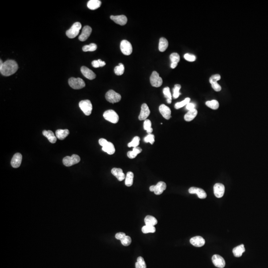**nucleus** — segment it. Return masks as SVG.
Masks as SVG:
<instances>
[{"label": "nucleus", "instance_id": "2eb2a0df", "mask_svg": "<svg viewBox=\"0 0 268 268\" xmlns=\"http://www.w3.org/2000/svg\"><path fill=\"white\" fill-rule=\"evenodd\" d=\"M92 32L91 28L88 25L84 26L82 30V34L79 36V39L80 41H84L87 39V38L91 35Z\"/></svg>", "mask_w": 268, "mask_h": 268}, {"label": "nucleus", "instance_id": "a878e982", "mask_svg": "<svg viewBox=\"0 0 268 268\" xmlns=\"http://www.w3.org/2000/svg\"><path fill=\"white\" fill-rule=\"evenodd\" d=\"M245 251V249L244 245L241 244L233 248V252L234 256L236 257H240L242 256V254Z\"/></svg>", "mask_w": 268, "mask_h": 268}, {"label": "nucleus", "instance_id": "7ed1b4c3", "mask_svg": "<svg viewBox=\"0 0 268 268\" xmlns=\"http://www.w3.org/2000/svg\"><path fill=\"white\" fill-rule=\"evenodd\" d=\"M81 28H82V24L80 22H75V24L72 26L71 28L66 32V35L69 38H75L79 34Z\"/></svg>", "mask_w": 268, "mask_h": 268}, {"label": "nucleus", "instance_id": "6ab92c4d", "mask_svg": "<svg viewBox=\"0 0 268 268\" xmlns=\"http://www.w3.org/2000/svg\"><path fill=\"white\" fill-rule=\"evenodd\" d=\"M80 71L83 75L86 78L89 79L90 80H92L96 78V75L93 71L90 70L86 66H83L80 69Z\"/></svg>", "mask_w": 268, "mask_h": 268}, {"label": "nucleus", "instance_id": "dca6fc26", "mask_svg": "<svg viewBox=\"0 0 268 268\" xmlns=\"http://www.w3.org/2000/svg\"><path fill=\"white\" fill-rule=\"evenodd\" d=\"M159 110L160 114L166 120H169L171 117V111L169 107L166 105L162 104L159 107Z\"/></svg>", "mask_w": 268, "mask_h": 268}, {"label": "nucleus", "instance_id": "473e14b6", "mask_svg": "<svg viewBox=\"0 0 268 268\" xmlns=\"http://www.w3.org/2000/svg\"><path fill=\"white\" fill-rule=\"evenodd\" d=\"M207 106L209 107V108L211 109H214V110H216L218 109L219 107V102L218 101L216 100H212L210 101H207L206 102Z\"/></svg>", "mask_w": 268, "mask_h": 268}, {"label": "nucleus", "instance_id": "cd10ccee", "mask_svg": "<svg viewBox=\"0 0 268 268\" xmlns=\"http://www.w3.org/2000/svg\"><path fill=\"white\" fill-rule=\"evenodd\" d=\"M168 46V42L166 38L162 37L159 39L158 49L160 52H164L166 50Z\"/></svg>", "mask_w": 268, "mask_h": 268}, {"label": "nucleus", "instance_id": "9d476101", "mask_svg": "<svg viewBox=\"0 0 268 268\" xmlns=\"http://www.w3.org/2000/svg\"><path fill=\"white\" fill-rule=\"evenodd\" d=\"M166 188V184L163 181L158 182L156 185H152L150 187V190L154 192L155 195H159L162 194Z\"/></svg>", "mask_w": 268, "mask_h": 268}, {"label": "nucleus", "instance_id": "5701e85b", "mask_svg": "<svg viewBox=\"0 0 268 268\" xmlns=\"http://www.w3.org/2000/svg\"><path fill=\"white\" fill-rule=\"evenodd\" d=\"M42 134L45 137L47 138L49 141L52 143H55L57 141V137L54 135V133L50 130H44Z\"/></svg>", "mask_w": 268, "mask_h": 268}, {"label": "nucleus", "instance_id": "3c124183", "mask_svg": "<svg viewBox=\"0 0 268 268\" xmlns=\"http://www.w3.org/2000/svg\"><path fill=\"white\" fill-rule=\"evenodd\" d=\"M91 64H92V66H93L94 68H99V67H100L99 66V62L98 61V60H94L92 61V63H91Z\"/></svg>", "mask_w": 268, "mask_h": 268}, {"label": "nucleus", "instance_id": "a19ab883", "mask_svg": "<svg viewBox=\"0 0 268 268\" xmlns=\"http://www.w3.org/2000/svg\"><path fill=\"white\" fill-rule=\"evenodd\" d=\"M181 86H180V84H175L174 87L173 89V96L174 99H177L178 97L181 95V93L180 92V89H181Z\"/></svg>", "mask_w": 268, "mask_h": 268}, {"label": "nucleus", "instance_id": "423d86ee", "mask_svg": "<svg viewBox=\"0 0 268 268\" xmlns=\"http://www.w3.org/2000/svg\"><path fill=\"white\" fill-rule=\"evenodd\" d=\"M79 107L86 115L89 116L91 114L92 112V105L90 100L80 101L79 103Z\"/></svg>", "mask_w": 268, "mask_h": 268}, {"label": "nucleus", "instance_id": "4468645a", "mask_svg": "<svg viewBox=\"0 0 268 268\" xmlns=\"http://www.w3.org/2000/svg\"><path fill=\"white\" fill-rule=\"evenodd\" d=\"M150 113L151 111L147 104L143 103L141 106V112L139 116V119L141 121L146 120L150 115Z\"/></svg>", "mask_w": 268, "mask_h": 268}, {"label": "nucleus", "instance_id": "603ef678", "mask_svg": "<svg viewBox=\"0 0 268 268\" xmlns=\"http://www.w3.org/2000/svg\"><path fill=\"white\" fill-rule=\"evenodd\" d=\"M98 61H99V66H100V67H104L105 65H106L105 62L102 61L100 59L98 60Z\"/></svg>", "mask_w": 268, "mask_h": 268}, {"label": "nucleus", "instance_id": "39448f33", "mask_svg": "<svg viewBox=\"0 0 268 268\" xmlns=\"http://www.w3.org/2000/svg\"><path fill=\"white\" fill-rule=\"evenodd\" d=\"M105 98L108 102L115 103L118 102L121 99V95L119 93H117L113 90H109L105 95Z\"/></svg>", "mask_w": 268, "mask_h": 268}, {"label": "nucleus", "instance_id": "ddd939ff", "mask_svg": "<svg viewBox=\"0 0 268 268\" xmlns=\"http://www.w3.org/2000/svg\"><path fill=\"white\" fill-rule=\"evenodd\" d=\"M212 262L214 265L218 268H223L225 266V259L218 254H215L212 257Z\"/></svg>", "mask_w": 268, "mask_h": 268}, {"label": "nucleus", "instance_id": "f03ea898", "mask_svg": "<svg viewBox=\"0 0 268 268\" xmlns=\"http://www.w3.org/2000/svg\"><path fill=\"white\" fill-rule=\"evenodd\" d=\"M99 145L102 147V150L103 151L106 152L110 155L114 154L115 152V149L114 146L112 143L108 142L106 140L103 138L99 140Z\"/></svg>", "mask_w": 268, "mask_h": 268}, {"label": "nucleus", "instance_id": "bb28decb", "mask_svg": "<svg viewBox=\"0 0 268 268\" xmlns=\"http://www.w3.org/2000/svg\"><path fill=\"white\" fill-rule=\"evenodd\" d=\"M101 2L99 0H90L87 4L88 9L91 10L97 9L100 7Z\"/></svg>", "mask_w": 268, "mask_h": 268}, {"label": "nucleus", "instance_id": "f257e3e1", "mask_svg": "<svg viewBox=\"0 0 268 268\" xmlns=\"http://www.w3.org/2000/svg\"><path fill=\"white\" fill-rule=\"evenodd\" d=\"M18 68V65L15 61L9 60L3 63L2 67L0 68V72L4 76H10L15 74Z\"/></svg>", "mask_w": 268, "mask_h": 268}, {"label": "nucleus", "instance_id": "79ce46f5", "mask_svg": "<svg viewBox=\"0 0 268 268\" xmlns=\"http://www.w3.org/2000/svg\"><path fill=\"white\" fill-rule=\"evenodd\" d=\"M170 59L171 60V63H178L180 61V56L177 53H173L170 56Z\"/></svg>", "mask_w": 268, "mask_h": 268}, {"label": "nucleus", "instance_id": "393cba45", "mask_svg": "<svg viewBox=\"0 0 268 268\" xmlns=\"http://www.w3.org/2000/svg\"><path fill=\"white\" fill-rule=\"evenodd\" d=\"M56 136L57 138L60 140H63L70 134V132L68 129H59L56 131Z\"/></svg>", "mask_w": 268, "mask_h": 268}, {"label": "nucleus", "instance_id": "8fccbe9b", "mask_svg": "<svg viewBox=\"0 0 268 268\" xmlns=\"http://www.w3.org/2000/svg\"><path fill=\"white\" fill-rule=\"evenodd\" d=\"M195 104L193 103H189L187 105H186V108L187 110H192V109H195Z\"/></svg>", "mask_w": 268, "mask_h": 268}, {"label": "nucleus", "instance_id": "ea45409f", "mask_svg": "<svg viewBox=\"0 0 268 268\" xmlns=\"http://www.w3.org/2000/svg\"><path fill=\"white\" fill-rule=\"evenodd\" d=\"M190 99L189 97H187L186 99H185L184 100H183L181 102H180L176 103L175 105V108L176 109H178L179 108H181L183 107L185 105H187L190 103Z\"/></svg>", "mask_w": 268, "mask_h": 268}, {"label": "nucleus", "instance_id": "a211bd4d", "mask_svg": "<svg viewBox=\"0 0 268 268\" xmlns=\"http://www.w3.org/2000/svg\"><path fill=\"white\" fill-rule=\"evenodd\" d=\"M22 156L21 154L16 153L14 154L11 160V165L13 168H18L20 167L22 162Z\"/></svg>", "mask_w": 268, "mask_h": 268}, {"label": "nucleus", "instance_id": "412c9836", "mask_svg": "<svg viewBox=\"0 0 268 268\" xmlns=\"http://www.w3.org/2000/svg\"><path fill=\"white\" fill-rule=\"evenodd\" d=\"M110 19L113 21H114L116 24H119L120 25H124L127 22V18L124 15H120V16H111Z\"/></svg>", "mask_w": 268, "mask_h": 268}, {"label": "nucleus", "instance_id": "de8ad7c7", "mask_svg": "<svg viewBox=\"0 0 268 268\" xmlns=\"http://www.w3.org/2000/svg\"><path fill=\"white\" fill-rule=\"evenodd\" d=\"M212 88L216 91H220L221 89V87L218 83H213L211 84Z\"/></svg>", "mask_w": 268, "mask_h": 268}, {"label": "nucleus", "instance_id": "e433bc0d", "mask_svg": "<svg viewBox=\"0 0 268 268\" xmlns=\"http://www.w3.org/2000/svg\"><path fill=\"white\" fill-rule=\"evenodd\" d=\"M124 71H125V68L123 64L122 63L119 64L118 66H116L114 68L115 74L118 76L122 75L124 74Z\"/></svg>", "mask_w": 268, "mask_h": 268}, {"label": "nucleus", "instance_id": "c85d7f7f", "mask_svg": "<svg viewBox=\"0 0 268 268\" xmlns=\"http://www.w3.org/2000/svg\"><path fill=\"white\" fill-rule=\"evenodd\" d=\"M142 151V150L140 147H134L132 151H129L128 152L127 156L129 158L133 159L137 156L138 154L141 153Z\"/></svg>", "mask_w": 268, "mask_h": 268}, {"label": "nucleus", "instance_id": "1a4fd4ad", "mask_svg": "<svg viewBox=\"0 0 268 268\" xmlns=\"http://www.w3.org/2000/svg\"><path fill=\"white\" fill-rule=\"evenodd\" d=\"M150 82L153 87H158L162 84V79L157 72L154 71L150 77Z\"/></svg>", "mask_w": 268, "mask_h": 268}, {"label": "nucleus", "instance_id": "0eeeda50", "mask_svg": "<svg viewBox=\"0 0 268 268\" xmlns=\"http://www.w3.org/2000/svg\"><path fill=\"white\" fill-rule=\"evenodd\" d=\"M80 160V157L77 154H74L71 156H67L65 157L63 159V163L64 166L69 167L79 163Z\"/></svg>", "mask_w": 268, "mask_h": 268}, {"label": "nucleus", "instance_id": "72a5a7b5", "mask_svg": "<svg viewBox=\"0 0 268 268\" xmlns=\"http://www.w3.org/2000/svg\"><path fill=\"white\" fill-rule=\"evenodd\" d=\"M143 128L149 134H151L153 132V129L151 128V122L150 120L146 119L145 120L143 123Z\"/></svg>", "mask_w": 268, "mask_h": 268}, {"label": "nucleus", "instance_id": "49530a36", "mask_svg": "<svg viewBox=\"0 0 268 268\" xmlns=\"http://www.w3.org/2000/svg\"><path fill=\"white\" fill-rule=\"evenodd\" d=\"M184 59L189 62H194L196 60V57L195 56L192 54H185L184 56Z\"/></svg>", "mask_w": 268, "mask_h": 268}, {"label": "nucleus", "instance_id": "58836bf2", "mask_svg": "<svg viewBox=\"0 0 268 268\" xmlns=\"http://www.w3.org/2000/svg\"><path fill=\"white\" fill-rule=\"evenodd\" d=\"M140 141V137H138V136H136V137L133 138L132 141L128 144V147H137L139 145Z\"/></svg>", "mask_w": 268, "mask_h": 268}, {"label": "nucleus", "instance_id": "7c9ffc66", "mask_svg": "<svg viewBox=\"0 0 268 268\" xmlns=\"http://www.w3.org/2000/svg\"><path fill=\"white\" fill-rule=\"evenodd\" d=\"M134 176V173L131 171L128 172L127 173L125 182V185L127 186L130 187L133 185Z\"/></svg>", "mask_w": 268, "mask_h": 268}, {"label": "nucleus", "instance_id": "a18cd8bd", "mask_svg": "<svg viewBox=\"0 0 268 268\" xmlns=\"http://www.w3.org/2000/svg\"><path fill=\"white\" fill-rule=\"evenodd\" d=\"M221 79V76L219 74H216V75H213L212 76H210L209 81L210 84H212L213 83H217V82L220 80Z\"/></svg>", "mask_w": 268, "mask_h": 268}, {"label": "nucleus", "instance_id": "f704fd0d", "mask_svg": "<svg viewBox=\"0 0 268 268\" xmlns=\"http://www.w3.org/2000/svg\"><path fill=\"white\" fill-rule=\"evenodd\" d=\"M136 268H147L146 262L142 257L137 258V262L135 264Z\"/></svg>", "mask_w": 268, "mask_h": 268}, {"label": "nucleus", "instance_id": "c756f323", "mask_svg": "<svg viewBox=\"0 0 268 268\" xmlns=\"http://www.w3.org/2000/svg\"><path fill=\"white\" fill-rule=\"evenodd\" d=\"M145 222L147 225L154 226L158 223V221L153 216H147L145 218Z\"/></svg>", "mask_w": 268, "mask_h": 268}, {"label": "nucleus", "instance_id": "f8f14e48", "mask_svg": "<svg viewBox=\"0 0 268 268\" xmlns=\"http://www.w3.org/2000/svg\"><path fill=\"white\" fill-rule=\"evenodd\" d=\"M225 187L221 183H216L214 186V192L216 197L220 198L223 197L225 194Z\"/></svg>", "mask_w": 268, "mask_h": 268}, {"label": "nucleus", "instance_id": "c03bdc74", "mask_svg": "<svg viewBox=\"0 0 268 268\" xmlns=\"http://www.w3.org/2000/svg\"><path fill=\"white\" fill-rule=\"evenodd\" d=\"M144 141L147 143H150L151 145H153L154 142V136L153 134H149L145 137Z\"/></svg>", "mask_w": 268, "mask_h": 268}, {"label": "nucleus", "instance_id": "b1692460", "mask_svg": "<svg viewBox=\"0 0 268 268\" xmlns=\"http://www.w3.org/2000/svg\"><path fill=\"white\" fill-rule=\"evenodd\" d=\"M197 110L195 108L188 111V112L184 116V120L187 122L192 121L197 115Z\"/></svg>", "mask_w": 268, "mask_h": 268}, {"label": "nucleus", "instance_id": "09e8293b", "mask_svg": "<svg viewBox=\"0 0 268 268\" xmlns=\"http://www.w3.org/2000/svg\"><path fill=\"white\" fill-rule=\"evenodd\" d=\"M126 234L124 233H116L115 235V238L118 240H121L124 237L126 236Z\"/></svg>", "mask_w": 268, "mask_h": 268}, {"label": "nucleus", "instance_id": "c9c22d12", "mask_svg": "<svg viewBox=\"0 0 268 268\" xmlns=\"http://www.w3.org/2000/svg\"><path fill=\"white\" fill-rule=\"evenodd\" d=\"M142 231L143 233L147 234L149 233H154L156 231L155 227L154 226H150V225H145L142 227Z\"/></svg>", "mask_w": 268, "mask_h": 268}, {"label": "nucleus", "instance_id": "2f4dec72", "mask_svg": "<svg viewBox=\"0 0 268 268\" xmlns=\"http://www.w3.org/2000/svg\"><path fill=\"white\" fill-rule=\"evenodd\" d=\"M163 93L164 96L167 99V102L168 104H170L172 101V95L171 92L170 91V88L169 87H166L163 88Z\"/></svg>", "mask_w": 268, "mask_h": 268}, {"label": "nucleus", "instance_id": "9b49d317", "mask_svg": "<svg viewBox=\"0 0 268 268\" xmlns=\"http://www.w3.org/2000/svg\"><path fill=\"white\" fill-rule=\"evenodd\" d=\"M120 49L123 54L125 55H130L133 51V48L131 44L126 40H123L121 41Z\"/></svg>", "mask_w": 268, "mask_h": 268}, {"label": "nucleus", "instance_id": "aec40b11", "mask_svg": "<svg viewBox=\"0 0 268 268\" xmlns=\"http://www.w3.org/2000/svg\"><path fill=\"white\" fill-rule=\"evenodd\" d=\"M190 242L191 244L195 247H200L205 245V240L202 237L197 236L191 238Z\"/></svg>", "mask_w": 268, "mask_h": 268}, {"label": "nucleus", "instance_id": "864d4df0", "mask_svg": "<svg viewBox=\"0 0 268 268\" xmlns=\"http://www.w3.org/2000/svg\"><path fill=\"white\" fill-rule=\"evenodd\" d=\"M177 65L178 63H171L170 67H171V68L172 69H174L177 67Z\"/></svg>", "mask_w": 268, "mask_h": 268}, {"label": "nucleus", "instance_id": "37998d69", "mask_svg": "<svg viewBox=\"0 0 268 268\" xmlns=\"http://www.w3.org/2000/svg\"><path fill=\"white\" fill-rule=\"evenodd\" d=\"M120 241H121V243H122V244L123 245L125 246H128L130 245L131 244L132 242V239L129 236H127L126 235L122 239H121Z\"/></svg>", "mask_w": 268, "mask_h": 268}, {"label": "nucleus", "instance_id": "4c0bfd02", "mask_svg": "<svg viewBox=\"0 0 268 268\" xmlns=\"http://www.w3.org/2000/svg\"><path fill=\"white\" fill-rule=\"evenodd\" d=\"M97 45L96 44L91 43L89 45H85L83 47V51H95L97 49Z\"/></svg>", "mask_w": 268, "mask_h": 268}, {"label": "nucleus", "instance_id": "6e6552de", "mask_svg": "<svg viewBox=\"0 0 268 268\" xmlns=\"http://www.w3.org/2000/svg\"><path fill=\"white\" fill-rule=\"evenodd\" d=\"M103 117L107 121L112 123H117L119 121V116L115 111L108 110L103 113Z\"/></svg>", "mask_w": 268, "mask_h": 268}, {"label": "nucleus", "instance_id": "4be33fe9", "mask_svg": "<svg viewBox=\"0 0 268 268\" xmlns=\"http://www.w3.org/2000/svg\"><path fill=\"white\" fill-rule=\"evenodd\" d=\"M111 173L114 176L117 178L119 181H122L125 179V174L123 172V170L121 168H113L111 170Z\"/></svg>", "mask_w": 268, "mask_h": 268}, {"label": "nucleus", "instance_id": "20e7f679", "mask_svg": "<svg viewBox=\"0 0 268 268\" xmlns=\"http://www.w3.org/2000/svg\"><path fill=\"white\" fill-rule=\"evenodd\" d=\"M69 86L75 89H80L84 88L86 86V84L83 79L80 78H71L69 80Z\"/></svg>", "mask_w": 268, "mask_h": 268}, {"label": "nucleus", "instance_id": "f3484780", "mask_svg": "<svg viewBox=\"0 0 268 268\" xmlns=\"http://www.w3.org/2000/svg\"><path fill=\"white\" fill-rule=\"evenodd\" d=\"M189 192L191 194H196L197 195V196H198L199 198L202 199L206 198L207 196L206 193L205 192L204 190L201 189V188L194 187H192L189 188Z\"/></svg>", "mask_w": 268, "mask_h": 268}]
</instances>
